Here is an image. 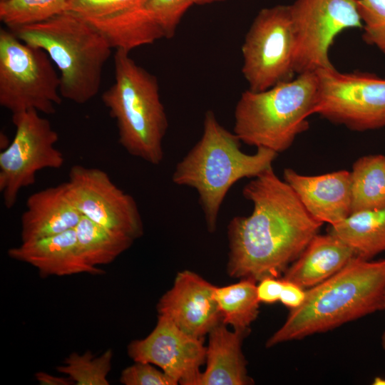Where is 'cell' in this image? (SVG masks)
<instances>
[{"label": "cell", "instance_id": "obj_26", "mask_svg": "<svg viewBox=\"0 0 385 385\" xmlns=\"http://www.w3.org/2000/svg\"><path fill=\"white\" fill-rule=\"evenodd\" d=\"M113 351L107 349L99 356L88 351L83 354L71 353L57 371L64 374L78 385H108Z\"/></svg>", "mask_w": 385, "mask_h": 385}, {"label": "cell", "instance_id": "obj_10", "mask_svg": "<svg viewBox=\"0 0 385 385\" xmlns=\"http://www.w3.org/2000/svg\"><path fill=\"white\" fill-rule=\"evenodd\" d=\"M316 73L318 92L314 114L353 130L385 126V78L341 73L334 66Z\"/></svg>", "mask_w": 385, "mask_h": 385}, {"label": "cell", "instance_id": "obj_5", "mask_svg": "<svg viewBox=\"0 0 385 385\" xmlns=\"http://www.w3.org/2000/svg\"><path fill=\"white\" fill-rule=\"evenodd\" d=\"M129 52L116 49L115 80L103 93L102 101L116 123L121 146L130 155L157 165L164 158L168 118L157 78L137 64Z\"/></svg>", "mask_w": 385, "mask_h": 385}, {"label": "cell", "instance_id": "obj_14", "mask_svg": "<svg viewBox=\"0 0 385 385\" xmlns=\"http://www.w3.org/2000/svg\"><path fill=\"white\" fill-rule=\"evenodd\" d=\"M215 287L193 272H180L173 286L159 300L158 314L188 334L202 339L221 322Z\"/></svg>", "mask_w": 385, "mask_h": 385}, {"label": "cell", "instance_id": "obj_16", "mask_svg": "<svg viewBox=\"0 0 385 385\" xmlns=\"http://www.w3.org/2000/svg\"><path fill=\"white\" fill-rule=\"evenodd\" d=\"M8 255L36 267L43 276H66L81 273L101 274L103 271L88 265L81 256L74 229L36 240L22 242L10 248Z\"/></svg>", "mask_w": 385, "mask_h": 385}, {"label": "cell", "instance_id": "obj_12", "mask_svg": "<svg viewBox=\"0 0 385 385\" xmlns=\"http://www.w3.org/2000/svg\"><path fill=\"white\" fill-rule=\"evenodd\" d=\"M64 185L82 215L134 240L143 235V223L135 199L116 186L104 170L75 165Z\"/></svg>", "mask_w": 385, "mask_h": 385}, {"label": "cell", "instance_id": "obj_35", "mask_svg": "<svg viewBox=\"0 0 385 385\" xmlns=\"http://www.w3.org/2000/svg\"><path fill=\"white\" fill-rule=\"evenodd\" d=\"M5 1V0H0V1Z\"/></svg>", "mask_w": 385, "mask_h": 385}, {"label": "cell", "instance_id": "obj_27", "mask_svg": "<svg viewBox=\"0 0 385 385\" xmlns=\"http://www.w3.org/2000/svg\"><path fill=\"white\" fill-rule=\"evenodd\" d=\"M145 0H68L66 11L89 22L108 19L138 8Z\"/></svg>", "mask_w": 385, "mask_h": 385}, {"label": "cell", "instance_id": "obj_25", "mask_svg": "<svg viewBox=\"0 0 385 385\" xmlns=\"http://www.w3.org/2000/svg\"><path fill=\"white\" fill-rule=\"evenodd\" d=\"M68 0L0 1V21L9 29L41 23L66 11Z\"/></svg>", "mask_w": 385, "mask_h": 385}, {"label": "cell", "instance_id": "obj_30", "mask_svg": "<svg viewBox=\"0 0 385 385\" xmlns=\"http://www.w3.org/2000/svg\"><path fill=\"white\" fill-rule=\"evenodd\" d=\"M282 279L277 277H267L257 284V296L261 303L274 304L279 301L282 289Z\"/></svg>", "mask_w": 385, "mask_h": 385}, {"label": "cell", "instance_id": "obj_17", "mask_svg": "<svg viewBox=\"0 0 385 385\" xmlns=\"http://www.w3.org/2000/svg\"><path fill=\"white\" fill-rule=\"evenodd\" d=\"M82 215L70 199L64 183L31 195L21 218L22 242L74 229Z\"/></svg>", "mask_w": 385, "mask_h": 385}, {"label": "cell", "instance_id": "obj_31", "mask_svg": "<svg viewBox=\"0 0 385 385\" xmlns=\"http://www.w3.org/2000/svg\"><path fill=\"white\" fill-rule=\"evenodd\" d=\"M282 279V289L279 302L289 309L300 307L306 297V289L298 284Z\"/></svg>", "mask_w": 385, "mask_h": 385}, {"label": "cell", "instance_id": "obj_11", "mask_svg": "<svg viewBox=\"0 0 385 385\" xmlns=\"http://www.w3.org/2000/svg\"><path fill=\"white\" fill-rule=\"evenodd\" d=\"M289 9L297 74L333 67L329 50L336 36L362 27L356 0H295Z\"/></svg>", "mask_w": 385, "mask_h": 385}, {"label": "cell", "instance_id": "obj_20", "mask_svg": "<svg viewBox=\"0 0 385 385\" xmlns=\"http://www.w3.org/2000/svg\"><path fill=\"white\" fill-rule=\"evenodd\" d=\"M194 0H145L132 16V37L137 47L174 36Z\"/></svg>", "mask_w": 385, "mask_h": 385}, {"label": "cell", "instance_id": "obj_33", "mask_svg": "<svg viewBox=\"0 0 385 385\" xmlns=\"http://www.w3.org/2000/svg\"><path fill=\"white\" fill-rule=\"evenodd\" d=\"M224 0H194L195 4H206Z\"/></svg>", "mask_w": 385, "mask_h": 385}, {"label": "cell", "instance_id": "obj_18", "mask_svg": "<svg viewBox=\"0 0 385 385\" xmlns=\"http://www.w3.org/2000/svg\"><path fill=\"white\" fill-rule=\"evenodd\" d=\"M355 256L353 250L337 237L329 232L318 233L287 267L282 279L309 289L340 271Z\"/></svg>", "mask_w": 385, "mask_h": 385}, {"label": "cell", "instance_id": "obj_28", "mask_svg": "<svg viewBox=\"0 0 385 385\" xmlns=\"http://www.w3.org/2000/svg\"><path fill=\"white\" fill-rule=\"evenodd\" d=\"M364 41L385 54V0H356Z\"/></svg>", "mask_w": 385, "mask_h": 385}, {"label": "cell", "instance_id": "obj_15", "mask_svg": "<svg viewBox=\"0 0 385 385\" xmlns=\"http://www.w3.org/2000/svg\"><path fill=\"white\" fill-rule=\"evenodd\" d=\"M283 180L310 215L323 224L336 225L351 213V180L348 170L304 175L285 168Z\"/></svg>", "mask_w": 385, "mask_h": 385}, {"label": "cell", "instance_id": "obj_8", "mask_svg": "<svg viewBox=\"0 0 385 385\" xmlns=\"http://www.w3.org/2000/svg\"><path fill=\"white\" fill-rule=\"evenodd\" d=\"M242 54V73L250 91H265L293 78L295 39L289 5L258 12L245 36Z\"/></svg>", "mask_w": 385, "mask_h": 385}, {"label": "cell", "instance_id": "obj_2", "mask_svg": "<svg viewBox=\"0 0 385 385\" xmlns=\"http://www.w3.org/2000/svg\"><path fill=\"white\" fill-rule=\"evenodd\" d=\"M384 291L385 259L372 261L355 256L340 271L306 289L302 304L289 310L266 346L325 332L384 310Z\"/></svg>", "mask_w": 385, "mask_h": 385}, {"label": "cell", "instance_id": "obj_3", "mask_svg": "<svg viewBox=\"0 0 385 385\" xmlns=\"http://www.w3.org/2000/svg\"><path fill=\"white\" fill-rule=\"evenodd\" d=\"M278 153L258 147L253 154L241 150V140L224 128L212 111L205 113L200 140L178 162L173 182L194 188L207 230L214 232L222 202L231 187L242 178H253L272 167Z\"/></svg>", "mask_w": 385, "mask_h": 385}, {"label": "cell", "instance_id": "obj_24", "mask_svg": "<svg viewBox=\"0 0 385 385\" xmlns=\"http://www.w3.org/2000/svg\"><path fill=\"white\" fill-rule=\"evenodd\" d=\"M256 283L252 279L242 278L237 283L215 287V297L223 324L248 333L259 314Z\"/></svg>", "mask_w": 385, "mask_h": 385}, {"label": "cell", "instance_id": "obj_29", "mask_svg": "<svg viewBox=\"0 0 385 385\" xmlns=\"http://www.w3.org/2000/svg\"><path fill=\"white\" fill-rule=\"evenodd\" d=\"M120 381L125 385H176L178 383L157 369L153 364L135 361V364L123 370Z\"/></svg>", "mask_w": 385, "mask_h": 385}, {"label": "cell", "instance_id": "obj_22", "mask_svg": "<svg viewBox=\"0 0 385 385\" xmlns=\"http://www.w3.org/2000/svg\"><path fill=\"white\" fill-rule=\"evenodd\" d=\"M351 180V213L385 207V155L358 158L352 165Z\"/></svg>", "mask_w": 385, "mask_h": 385}, {"label": "cell", "instance_id": "obj_9", "mask_svg": "<svg viewBox=\"0 0 385 385\" xmlns=\"http://www.w3.org/2000/svg\"><path fill=\"white\" fill-rule=\"evenodd\" d=\"M16 133L0 153V192L7 209L13 207L22 188L36 182L38 171L58 169L64 163L55 145L58 134L36 110L12 114Z\"/></svg>", "mask_w": 385, "mask_h": 385}, {"label": "cell", "instance_id": "obj_6", "mask_svg": "<svg viewBox=\"0 0 385 385\" xmlns=\"http://www.w3.org/2000/svg\"><path fill=\"white\" fill-rule=\"evenodd\" d=\"M317 92L316 71L297 74L265 91L247 89L235 108L233 133L247 145L282 153L308 129Z\"/></svg>", "mask_w": 385, "mask_h": 385}, {"label": "cell", "instance_id": "obj_1", "mask_svg": "<svg viewBox=\"0 0 385 385\" xmlns=\"http://www.w3.org/2000/svg\"><path fill=\"white\" fill-rule=\"evenodd\" d=\"M253 205L248 216H235L227 225V272L256 282L279 277L300 255L323 223L306 210L292 188L272 167L242 189Z\"/></svg>", "mask_w": 385, "mask_h": 385}, {"label": "cell", "instance_id": "obj_21", "mask_svg": "<svg viewBox=\"0 0 385 385\" xmlns=\"http://www.w3.org/2000/svg\"><path fill=\"white\" fill-rule=\"evenodd\" d=\"M329 232L350 247L356 256L371 260L385 252V207L353 212L331 225Z\"/></svg>", "mask_w": 385, "mask_h": 385}, {"label": "cell", "instance_id": "obj_4", "mask_svg": "<svg viewBox=\"0 0 385 385\" xmlns=\"http://www.w3.org/2000/svg\"><path fill=\"white\" fill-rule=\"evenodd\" d=\"M11 31L46 52L58 70L62 98L83 104L98 94L113 46L90 22L65 11L45 21Z\"/></svg>", "mask_w": 385, "mask_h": 385}, {"label": "cell", "instance_id": "obj_23", "mask_svg": "<svg viewBox=\"0 0 385 385\" xmlns=\"http://www.w3.org/2000/svg\"><path fill=\"white\" fill-rule=\"evenodd\" d=\"M75 231L81 256L95 267L111 263L134 242L131 237L113 232L84 215Z\"/></svg>", "mask_w": 385, "mask_h": 385}, {"label": "cell", "instance_id": "obj_19", "mask_svg": "<svg viewBox=\"0 0 385 385\" xmlns=\"http://www.w3.org/2000/svg\"><path fill=\"white\" fill-rule=\"evenodd\" d=\"M247 333L230 331L222 322L209 333L206 347V367L195 385H247L248 376L242 342Z\"/></svg>", "mask_w": 385, "mask_h": 385}, {"label": "cell", "instance_id": "obj_13", "mask_svg": "<svg viewBox=\"0 0 385 385\" xmlns=\"http://www.w3.org/2000/svg\"><path fill=\"white\" fill-rule=\"evenodd\" d=\"M134 361L158 366L183 385H195L200 366L205 362L202 339L182 331L168 317L159 315L153 331L144 339L128 346Z\"/></svg>", "mask_w": 385, "mask_h": 385}, {"label": "cell", "instance_id": "obj_32", "mask_svg": "<svg viewBox=\"0 0 385 385\" xmlns=\"http://www.w3.org/2000/svg\"><path fill=\"white\" fill-rule=\"evenodd\" d=\"M36 379L41 382L42 384H60V385H65V384H69L68 382H73L68 377L67 379L66 378H58L54 377L51 375L46 374L44 373H38L36 375Z\"/></svg>", "mask_w": 385, "mask_h": 385}, {"label": "cell", "instance_id": "obj_34", "mask_svg": "<svg viewBox=\"0 0 385 385\" xmlns=\"http://www.w3.org/2000/svg\"><path fill=\"white\" fill-rule=\"evenodd\" d=\"M383 302H384V310H385V291L384 294ZM381 345H382L383 349L385 350V331L383 333L382 337H381Z\"/></svg>", "mask_w": 385, "mask_h": 385}, {"label": "cell", "instance_id": "obj_7", "mask_svg": "<svg viewBox=\"0 0 385 385\" xmlns=\"http://www.w3.org/2000/svg\"><path fill=\"white\" fill-rule=\"evenodd\" d=\"M61 102L59 75L46 52L1 28V106L12 114L36 110L51 115Z\"/></svg>", "mask_w": 385, "mask_h": 385}]
</instances>
